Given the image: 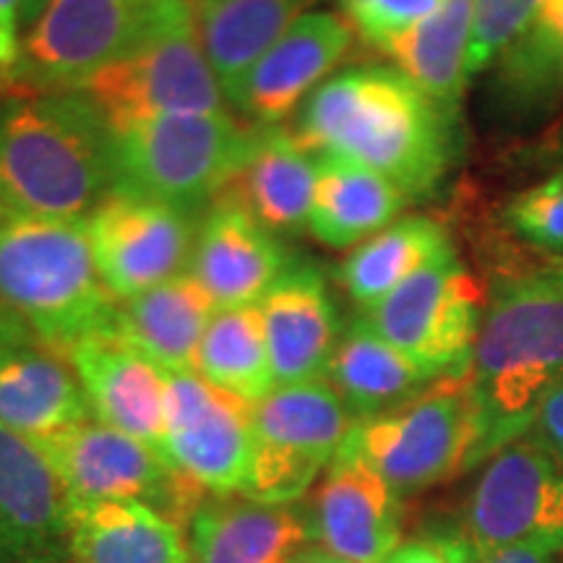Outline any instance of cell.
I'll use <instances>...</instances> for the list:
<instances>
[{"label":"cell","mask_w":563,"mask_h":563,"mask_svg":"<svg viewBox=\"0 0 563 563\" xmlns=\"http://www.w3.org/2000/svg\"><path fill=\"white\" fill-rule=\"evenodd\" d=\"M553 262H561L563 264V258H553Z\"/></svg>","instance_id":"44"},{"label":"cell","mask_w":563,"mask_h":563,"mask_svg":"<svg viewBox=\"0 0 563 563\" xmlns=\"http://www.w3.org/2000/svg\"><path fill=\"white\" fill-rule=\"evenodd\" d=\"M313 188L316 154L292 131L272 125L253 131L241 167L217 199L243 207L274 235H295L308 228Z\"/></svg>","instance_id":"23"},{"label":"cell","mask_w":563,"mask_h":563,"mask_svg":"<svg viewBox=\"0 0 563 563\" xmlns=\"http://www.w3.org/2000/svg\"><path fill=\"white\" fill-rule=\"evenodd\" d=\"M527 433H530L532 439L563 467V386H559V389L540 405V410L534 415L530 431Z\"/></svg>","instance_id":"38"},{"label":"cell","mask_w":563,"mask_h":563,"mask_svg":"<svg viewBox=\"0 0 563 563\" xmlns=\"http://www.w3.org/2000/svg\"><path fill=\"white\" fill-rule=\"evenodd\" d=\"M483 464L530 431L540 405L563 386V290L538 272L496 282L467 368Z\"/></svg>","instance_id":"3"},{"label":"cell","mask_w":563,"mask_h":563,"mask_svg":"<svg viewBox=\"0 0 563 563\" xmlns=\"http://www.w3.org/2000/svg\"><path fill=\"white\" fill-rule=\"evenodd\" d=\"M70 504L136 501L186 532L209 490L165 456L100 420H84L40 439Z\"/></svg>","instance_id":"9"},{"label":"cell","mask_w":563,"mask_h":563,"mask_svg":"<svg viewBox=\"0 0 563 563\" xmlns=\"http://www.w3.org/2000/svg\"><path fill=\"white\" fill-rule=\"evenodd\" d=\"M306 511L209 493L186 527L188 563H292L311 543Z\"/></svg>","instance_id":"21"},{"label":"cell","mask_w":563,"mask_h":563,"mask_svg":"<svg viewBox=\"0 0 563 563\" xmlns=\"http://www.w3.org/2000/svg\"><path fill=\"white\" fill-rule=\"evenodd\" d=\"M21 11H24V0H0V81L9 87L13 74H16L21 60Z\"/></svg>","instance_id":"37"},{"label":"cell","mask_w":563,"mask_h":563,"mask_svg":"<svg viewBox=\"0 0 563 563\" xmlns=\"http://www.w3.org/2000/svg\"><path fill=\"white\" fill-rule=\"evenodd\" d=\"M540 277H545L548 282H551L553 287H559V290H563V264L561 262H553V258H548L545 266H540L538 269Z\"/></svg>","instance_id":"42"},{"label":"cell","mask_w":563,"mask_h":563,"mask_svg":"<svg viewBox=\"0 0 563 563\" xmlns=\"http://www.w3.org/2000/svg\"><path fill=\"white\" fill-rule=\"evenodd\" d=\"M462 530L483 545L563 553V467L530 433L483 462Z\"/></svg>","instance_id":"12"},{"label":"cell","mask_w":563,"mask_h":563,"mask_svg":"<svg viewBox=\"0 0 563 563\" xmlns=\"http://www.w3.org/2000/svg\"><path fill=\"white\" fill-rule=\"evenodd\" d=\"M306 517L316 545L347 563H386L402 545V496L352 454L334 456Z\"/></svg>","instance_id":"16"},{"label":"cell","mask_w":563,"mask_h":563,"mask_svg":"<svg viewBox=\"0 0 563 563\" xmlns=\"http://www.w3.org/2000/svg\"><path fill=\"white\" fill-rule=\"evenodd\" d=\"M543 0H473V32L467 51V79L496 63L504 47L525 30Z\"/></svg>","instance_id":"34"},{"label":"cell","mask_w":563,"mask_h":563,"mask_svg":"<svg viewBox=\"0 0 563 563\" xmlns=\"http://www.w3.org/2000/svg\"><path fill=\"white\" fill-rule=\"evenodd\" d=\"M319 0H196L203 53L222 89L256 63Z\"/></svg>","instance_id":"29"},{"label":"cell","mask_w":563,"mask_h":563,"mask_svg":"<svg viewBox=\"0 0 563 563\" xmlns=\"http://www.w3.org/2000/svg\"><path fill=\"white\" fill-rule=\"evenodd\" d=\"M485 311L477 279L446 251L368 308L371 327L433 378L467 373Z\"/></svg>","instance_id":"11"},{"label":"cell","mask_w":563,"mask_h":563,"mask_svg":"<svg viewBox=\"0 0 563 563\" xmlns=\"http://www.w3.org/2000/svg\"><path fill=\"white\" fill-rule=\"evenodd\" d=\"M196 214L112 191L87 217L97 269L118 300L136 298L191 264Z\"/></svg>","instance_id":"13"},{"label":"cell","mask_w":563,"mask_h":563,"mask_svg":"<svg viewBox=\"0 0 563 563\" xmlns=\"http://www.w3.org/2000/svg\"><path fill=\"white\" fill-rule=\"evenodd\" d=\"M504 224L530 249L563 258V167L514 194L504 207Z\"/></svg>","instance_id":"33"},{"label":"cell","mask_w":563,"mask_h":563,"mask_svg":"<svg viewBox=\"0 0 563 563\" xmlns=\"http://www.w3.org/2000/svg\"><path fill=\"white\" fill-rule=\"evenodd\" d=\"M70 501L40 443L0 426V563H60Z\"/></svg>","instance_id":"18"},{"label":"cell","mask_w":563,"mask_h":563,"mask_svg":"<svg viewBox=\"0 0 563 563\" xmlns=\"http://www.w3.org/2000/svg\"><path fill=\"white\" fill-rule=\"evenodd\" d=\"M452 238L441 222L426 214L394 220L363 241L340 266V282L363 311L397 290L407 277L452 251Z\"/></svg>","instance_id":"31"},{"label":"cell","mask_w":563,"mask_h":563,"mask_svg":"<svg viewBox=\"0 0 563 563\" xmlns=\"http://www.w3.org/2000/svg\"><path fill=\"white\" fill-rule=\"evenodd\" d=\"M196 373L249 405L262 402L277 386L258 302L214 313L201 340Z\"/></svg>","instance_id":"32"},{"label":"cell","mask_w":563,"mask_h":563,"mask_svg":"<svg viewBox=\"0 0 563 563\" xmlns=\"http://www.w3.org/2000/svg\"><path fill=\"white\" fill-rule=\"evenodd\" d=\"M407 203L410 199L382 175L336 157H316L308 230L329 249H352L389 228Z\"/></svg>","instance_id":"28"},{"label":"cell","mask_w":563,"mask_h":563,"mask_svg":"<svg viewBox=\"0 0 563 563\" xmlns=\"http://www.w3.org/2000/svg\"><path fill=\"white\" fill-rule=\"evenodd\" d=\"M220 308L194 274L121 300L115 332L165 373H196L199 347Z\"/></svg>","instance_id":"24"},{"label":"cell","mask_w":563,"mask_h":563,"mask_svg":"<svg viewBox=\"0 0 563 563\" xmlns=\"http://www.w3.org/2000/svg\"><path fill=\"white\" fill-rule=\"evenodd\" d=\"M167 460L214 496L243 493L253 460V405L199 373H167Z\"/></svg>","instance_id":"14"},{"label":"cell","mask_w":563,"mask_h":563,"mask_svg":"<svg viewBox=\"0 0 563 563\" xmlns=\"http://www.w3.org/2000/svg\"><path fill=\"white\" fill-rule=\"evenodd\" d=\"M79 91L110 129L152 118L230 112L222 84L201 47L191 0H180L150 37Z\"/></svg>","instance_id":"7"},{"label":"cell","mask_w":563,"mask_h":563,"mask_svg":"<svg viewBox=\"0 0 563 563\" xmlns=\"http://www.w3.org/2000/svg\"><path fill=\"white\" fill-rule=\"evenodd\" d=\"M47 5V0H24V11H21V21H24V30L37 21V16L42 13V9Z\"/></svg>","instance_id":"43"},{"label":"cell","mask_w":563,"mask_h":563,"mask_svg":"<svg viewBox=\"0 0 563 563\" xmlns=\"http://www.w3.org/2000/svg\"><path fill=\"white\" fill-rule=\"evenodd\" d=\"M191 3H196V0H191Z\"/></svg>","instance_id":"45"},{"label":"cell","mask_w":563,"mask_h":563,"mask_svg":"<svg viewBox=\"0 0 563 563\" xmlns=\"http://www.w3.org/2000/svg\"><path fill=\"white\" fill-rule=\"evenodd\" d=\"M355 418L327 378L274 386L253 405V460L243 496L295 504L334 462Z\"/></svg>","instance_id":"10"},{"label":"cell","mask_w":563,"mask_h":563,"mask_svg":"<svg viewBox=\"0 0 563 563\" xmlns=\"http://www.w3.org/2000/svg\"><path fill=\"white\" fill-rule=\"evenodd\" d=\"M292 563H347V561L336 559V555L327 553V551H323V548H319V545H313V548L308 545L306 551L295 555V561H292Z\"/></svg>","instance_id":"41"},{"label":"cell","mask_w":563,"mask_h":563,"mask_svg":"<svg viewBox=\"0 0 563 563\" xmlns=\"http://www.w3.org/2000/svg\"><path fill=\"white\" fill-rule=\"evenodd\" d=\"M470 32L473 0H443L439 9L378 47L454 129L460 125L464 87L470 81Z\"/></svg>","instance_id":"25"},{"label":"cell","mask_w":563,"mask_h":563,"mask_svg":"<svg viewBox=\"0 0 563 563\" xmlns=\"http://www.w3.org/2000/svg\"><path fill=\"white\" fill-rule=\"evenodd\" d=\"M292 133L316 157L361 165L410 201L441 186L456 152L454 125L397 66L329 76L300 108Z\"/></svg>","instance_id":"1"},{"label":"cell","mask_w":563,"mask_h":563,"mask_svg":"<svg viewBox=\"0 0 563 563\" xmlns=\"http://www.w3.org/2000/svg\"><path fill=\"white\" fill-rule=\"evenodd\" d=\"M428 543L439 548L449 563H555V555L534 551V548L483 545L470 538L462 527L433 530Z\"/></svg>","instance_id":"36"},{"label":"cell","mask_w":563,"mask_h":563,"mask_svg":"<svg viewBox=\"0 0 563 563\" xmlns=\"http://www.w3.org/2000/svg\"><path fill=\"white\" fill-rule=\"evenodd\" d=\"M0 306L63 355L115 329L121 300L97 269L87 220H40L0 209Z\"/></svg>","instance_id":"4"},{"label":"cell","mask_w":563,"mask_h":563,"mask_svg":"<svg viewBox=\"0 0 563 563\" xmlns=\"http://www.w3.org/2000/svg\"><path fill=\"white\" fill-rule=\"evenodd\" d=\"M530 159L538 162V165L563 167V118L559 121V125H555V129L530 152Z\"/></svg>","instance_id":"40"},{"label":"cell","mask_w":563,"mask_h":563,"mask_svg":"<svg viewBox=\"0 0 563 563\" xmlns=\"http://www.w3.org/2000/svg\"><path fill=\"white\" fill-rule=\"evenodd\" d=\"M477 412L467 373L439 378L405 405L355 420L340 449L371 464L399 496L475 467Z\"/></svg>","instance_id":"6"},{"label":"cell","mask_w":563,"mask_h":563,"mask_svg":"<svg viewBox=\"0 0 563 563\" xmlns=\"http://www.w3.org/2000/svg\"><path fill=\"white\" fill-rule=\"evenodd\" d=\"M386 563H449L439 548L428 540H415V543L399 545Z\"/></svg>","instance_id":"39"},{"label":"cell","mask_w":563,"mask_h":563,"mask_svg":"<svg viewBox=\"0 0 563 563\" xmlns=\"http://www.w3.org/2000/svg\"><path fill=\"white\" fill-rule=\"evenodd\" d=\"M66 357L84 386L91 415L167 460V373L115 329L87 336Z\"/></svg>","instance_id":"19"},{"label":"cell","mask_w":563,"mask_h":563,"mask_svg":"<svg viewBox=\"0 0 563 563\" xmlns=\"http://www.w3.org/2000/svg\"><path fill=\"white\" fill-rule=\"evenodd\" d=\"M91 420L74 365L0 306V426L40 441Z\"/></svg>","instance_id":"17"},{"label":"cell","mask_w":563,"mask_h":563,"mask_svg":"<svg viewBox=\"0 0 563 563\" xmlns=\"http://www.w3.org/2000/svg\"><path fill=\"white\" fill-rule=\"evenodd\" d=\"M110 194V129L81 91L0 100V209L76 222Z\"/></svg>","instance_id":"2"},{"label":"cell","mask_w":563,"mask_h":563,"mask_svg":"<svg viewBox=\"0 0 563 563\" xmlns=\"http://www.w3.org/2000/svg\"><path fill=\"white\" fill-rule=\"evenodd\" d=\"M443 0H342L344 19L355 34L373 47H382L394 34L439 9Z\"/></svg>","instance_id":"35"},{"label":"cell","mask_w":563,"mask_h":563,"mask_svg":"<svg viewBox=\"0 0 563 563\" xmlns=\"http://www.w3.org/2000/svg\"><path fill=\"white\" fill-rule=\"evenodd\" d=\"M290 269L279 238L238 203L217 199L196 230L188 274L217 308L253 306Z\"/></svg>","instance_id":"20"},{"label":"cell","mask_w":563,"mask_h":563,"mask_svg":"<svg viewBox=\"0 0 563 563\" xmlns=\"http://www.w3.org/2000/svg\"><path fill=\"white\" fill-rule=\"evenodd\" d=\"M180 0H47L26 30L11 91H79L141 45Z\"/></svg>","instance_id":"8"},{"label":"cell","mask_w":563,"mask_h":563,"mask_svg":"<svg viewBox=\"0 0 563 563\" xmlns=\"http://www.w3.org/2000/svg\"><path fill=\"white\" fill-rule=\"evenodd\" d=\"M490 68L496 95L514 115L532 118L561 108L563 0H543Z\"/></svg>","instance_id":"30"},{"label":"cell","mask_w":563,"mask_h":563,"mask_svg":"<svg viewBox=\"0 0 563 563\" xmlns=\"http://www.w3.org/2000/svg\"><path fill=\"white\" fill-rule=\"evenodd\" d=\"M110 129V125H108ZM256 125L228 115H170L110 129L112 191L199 217L249 152Z\"/></svg>","instance_id":"5"},{"label":"cell","mask_w":563,"mask_h":563,"mask_svg":"<svg viewBox=\"0 0 563 563\" xmlns=\"http://www.w3.org/2000/svg\"><path fill=\"white\" fill-rule=\"evenodd\" d=\"M352 37L355 30L344 13L308 11L224 87V100L249 125H279L340 66Z\"/></svg>","instance_id":"15"},{"label":"cell","mask_w":563,"mask_h":563,"mask_svg":"<svg viewBox=\"0 0 563 563\" xmlns=\"http://www.w3.org/2000/svg\"><path fill=\"white\" fill-rule=\"evenodd\" d=\"M323 378L340 394L355 420L389 412L439 382L386 342L365 316L340 334Z\"/></svg>","instance_id":"26"},{"label":"cell","mask_w":563,"mask_h":563,"mask_svg":"<svg viewBox=\"0 0 563 563\" xmlns=\"http://www.w3.org/2000/svg\"><path fill=\"white\" fill-rule=\"evenodd\" d=\"M258 308L277 386L323 378L342 334L323 274L313 266H290Z\"/></svg>","instance_id":"22"},{"label":"cell","mask_w":563,"mask_h":563,"mask_svg":"<svg viewBox=\"0 0 563 563\" xmlns=\"http://www.w3.org/2000/svg\"><path fill=\"white\" fill-rule=\"evenodd\" d=\"M68 553L76 563H188L180 527L136 501L70 504Z\"/></svg>","instance_id":"27"}]
</instances>
